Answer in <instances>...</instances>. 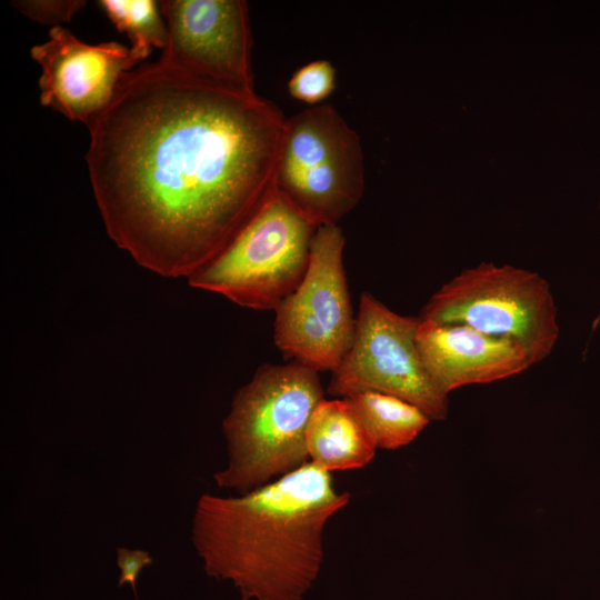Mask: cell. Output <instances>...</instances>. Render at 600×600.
I'll return each mask as SVG.
<instances>
[{"mask_svg":"<svg viewBox=\"0 0 600 600\" xmlns=\"http://www.w3.org/2000/svg\"><path fill=\"white\" fill-rule=\"evenodd\" d=\"M311 461L237 497L202 494L192 542L203 569L242 600H301L323 561L327 522L350 502Z\"/></svg>","mask_w":600,"mask_h":600,"instance_id":"7a4b0ae2","label":"cell"},{"mask_svg":"<svg viewBox=\"0 0 600 600\" xmlns=\"http://www.w3.org/2000/svg\"><path fill=\"white\" fill-rule=\"evenodd\" d=\"M344 242L337 224L318 227L301 283L276 310L277 347L318 372L336 370L354 338L357 318L343 268Z\"/></svg>","mask_w":600,"mask_h":600,"instance_id":"52a82bcc","label":"cell"},{"mask_svg":"<svg viewBox=\"0 0 600 600\" xmlns=\"http://www.w3.org/2000/svg\"><path fill=\"white\" fill-rule=\"evenodd\" d=\"M317 227L277 191L189 284L253 310H277L301 283Z\"/></svg>","mask_w":600,"mask_h":600,"instance_id":"277c9868","label":"cell"},{"mask_svg":"<svg viewBox=\"0 0 600 600\" xmlns=\"http://www.w3.org/2000/svg\"><path fill=\"white\" fill-rule=\"evenodd\" d=\"M416 341L428 376L447 396L464 386L510 378L534 364L520 343L464 324L421 319Z\"/></svg>","mask_w":600,"mask_h":600,"instance_id":"8fae6325","label":"cell"},{"mask_svg":"<svg viewBox=\"0 0 600 600\" xmlns=\"http://www.w3.org/2000/svg\"><path fill=\"white\" fill-rule=\"evenodd\" d=\"M12 4L28 18L42 23L60 26L69 22L80 11L86 1L82 0H20Z\"/></svg>","mask_w":600,"mask_h":600,"instance_id":"2e32d148","label":"cell"},{"mask_svg":"<svg viewBox=\"0 0 600 600\" xmlns=\"http://www.w3.org/2000/svg\"><path fill=\"white\" fill-rule=\"evenodd\" d=\"M99 6L119 32L127 33L131 40V51L139 62L148 58L153 47L164 49L168 32L158 2L100 0Z\"/></svg>","mask_w":600,"mask_h":600,"instance_id":"5bb4252c","label":"cell"},{"mask_svg":"<svg viewBox=\"0 0 600 600\" xmlns=\"http://www.w3.org/2000/svg\"><path fill=\"white\" fill-rule=\"evenodd\" d=\"M356 318L351 348L332 371L327 392L334 398L383 392L416 404L430 420H444L448 396L428 376L417 347L421 318L396 313L368 292Z\"/></svg>","mask_w":600,"mask_h":600,"instance_id":"ba28073f","label":"cell"},{"mask_svg":"<svg viewBox=\"0 0 600 600\" xmlns=\"http://www.w3.org/2000/svg\"><path fill=\"white\" fill-rule=\"evenodd\" d=\"M600 322V313L598 314V317L594 319L593 323H592V329L596 330V328L598 327Z\"/></svg>","mask_w":600,"mask_h":600,"instance_id":"ac0fdd59","label":"cell"},{"mask_svg":"<svg viewBox=\"0 0 600 600\" xmlns=\"http://www.w3.org/2000/svg\"><path fill=\"white\" fill-rule=\"evenodd\" d=\"M167 44L159 63L244 92H254L252 37L242 0L160 2Z\"/></svg>","mask_w":600,"mask_h":600,"instance_id":"9c48e42d","label":"cell"},{"mask_svg":"<svg viewBox=\"0 0 600 600\" xmlns=\"http://www.w3.org/2000/svg\"><path fill=\"white\" fill-rule=\"evenodd\" d=\"M323 394L318 371L297 361L259 367L222 422L228 462L216 483L243 494L307 463V429Z\"/></svg>","mask_w":600,"mask_h":600,"instance_id":"3957f363","label":"cell"},{"mask_svg":"<svg viewBox=\"0 0 600 600\" xmlns=\"http://www.w3.org/2000/svg\"><path fill=\"white\" fill-rule=\"evenodd\" d=\"M306 444L309 461L328 472L362 469L378 449L344 398H323L318 403L308 424Z\"/></svg>","mask_w":600,"mask_h":600,"instance_id":"7c38bea8","label":"cell"},{"mask_svg":"<svg viewBox=\"0 0 600 600\" xmlns=\"http://www.w3.org/2000/svg\"><path fill=\"white\" fill-rule=\"evenodd\" d=\"M336 88V69L324 59L313 60L299 68L288 81L292 98L308 104L323 102Z\"/></svg>","mask_w":600,"mask_h":600,"instance_id":"9a60e30c","label":"cell"},{"mask_svg":"<svg viewBox=\"0 0 600 600\" xmlns=\"http://www.w3.org/2000/svg\"><path fill=\"white\" fill-rule=\"evenodd\" d=\"M364 188L361 139L334 107L321 103L286 120L278 193L317 228L337 224Z\"/></svg>","mask_w":600,"mask_h":600,"instance_id":"8992f818","label":"cell"},{"mask_svg":"<svg viewBox=\"0 0 600 600\" xmlns=\"http://www.w3.org/2000/svg\"><path fill=\"white\" fill-rule=\"evenodd\" d=\"M286 120L256 92L159 62L126 72L88 124L109 237L144 269L189 279L276 191Z\"/></svg>","mask_w":600,"mask_h":600,"instance_id":"6da1fadb","label":"cell"},{"mask_svg":"<svg viewBox=\"0 0 600 600\" xmlns=\"http://www.w3.org/2000/svg\"><path fill=\"white\" fill-rule=\"evenodd\" d=\"M419 317L513 340L534 363L552 352L560 334L548 280L511 264L481 262L462 270L429 298Z\"/></svg>","mask_w":600,"mask_h":600,"instance_id":"5b68a950","label":"cell"},{"mask_svg":"<svg viewBox=\"0 0 600 600\" xmlns=\"http://www.w3.org/2000/svg\"><path fill=\"white\" fill-rule=\"evenodd\" d=\"M30 54L41 67L40 103L87 126L111 102L121 77L139 61L117 41L89 44L57 26Z\"/></svg>","mask_w":600,"mask_h":600,"instance_id":"30bf717a","label":"cell"},{"mask_svg":"<svg viewBox=\"0 0 600 600\" xmlns=\"http://www.w3.org/2000/svg\"><path fill=\"white\" fill-rule=\"evenodd\" d=\"M151 562L152 558L144 550H130L127 548L117 550V564L120 569L118 586L121 587L126 582L130 583L136 600H138L137 579L139 573Z\"/></svg>","mask_w":600,"mask_h":600,"instance_id":"e0dca14e","label":"cell"},{"mask_svg":"<svg viewBox=\"0 0 600 600\" xmlns=\"http://www.w3.org/2000/svg\"><path fill=\"white\" fill-rule=\"evenodd\" d=\"M344 399L362 420L378 449L397 450L408 446L431 421L419 407L392 394L368 390Z\"/></svg>","mask_w":600,"mask_h":600,"instance_id":"4fadbf2b","label":"cell"}]
</instances>
